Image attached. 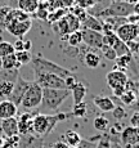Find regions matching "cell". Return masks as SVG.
Listing matches in <instances>:
<instances>
[{"mask_svg": "<svg viewBox=\"0 0 139 148\" xmlns=\"http://www.w3.org/2000/svg\"><path fill=\"white\" fill-rule=\"evenodd\" d=\"M64 18L67 21V26H68V31L71 32H75V31H80L81 30V22L76 18L73 14L66 13L64 14Z\"/></svg>", "mask_w": 139, "mask_h": 148, "instance_id": "obj_24", "label": "cell"}, {"mask_svg": "<svg viewBox=\"0 0 139 148\" xmlns=\"http://www.w3.org/2000/svg\"><path fill=\"white\" fill-rule=\"evenodd\" d=\"M14 54V48L13 44L9 41H0V57H7Z\"/></svg>", "mask_w": 139, "mask_h": 148, "instance_id": "obj_30", "label": "cell"}, {"mask_svg": "<svg viewBox=\"0 0 139 148\" xmlns=\"http://www.w3.org/2000/svg\"><path fill=\"white\" fill-rule=\"evenodd\" d=\"M112 115L117 121H121V120H124V119L126 117L127 112H126V110L123 106H116L115 108H113V111H112Z\"/></svg>", "mask_w": 139, "mask_h": 148, "instance_id": "obj_34", "label": "cell"}, {"mask_svg": "<svg viewBox=\"0 0 139 148\" xmlns=\"http://www.w3.org/2000/svg\"><path fill=\"white\" fill-rule=\"evenodd\" d=\"M127 80H129V77H127L126 72L118 70H112L111 72L106 75V82L111 89H115L118 86H125Z\"/></svg>", "mask_w": 139, "mask_h": 148, "instance_id": "obj_13", "label": "cell"}, {"mask_svg": "<svg viewBox=\"0 0 139 148\" xmlns=\"http://www.w3.org/2000/svg\"><path fill=\"white\" fill-rule=\"evenodd\" d=\"M13 48H14V52H21V50H23V40H22V39H17V40L13 42Z\"/></svg>", "mask_w": 139, "mask_h": 148, "instance_id": "obj_42", "label": "cell"}, {"mask_svg": "<svg viewBox=\"0 0 139 148\" xmlns=\"http://www.w3.org/2000/svg\"><path fill=\"white\" fill-rule=\"evenodd\" d=\"M67 44L71 48H79L83 44V35H81V31H75V32H71L67 35Z\"/></svg>", "mask_w": 139, "mask_h": 148, "instance_id": "obj_26", "label": "cell"}, {"mask_svg": "<svg viewBox=\"0 0 139 148\" xmlns=\"http://www.w3.org/2000/svg\"><path fill=\"white\" fill-rule=\"evenodd\" d=\"M93 103H94L102 112H112L113 108L116 107L115 102L112 101L111 97H102V95L93 97Z\"/></svg>", "mask_w": 139, "mask_h": 148, "instance_id": "obj_16", "label": "cell"}, {"mask_svg": "<svg viewBox=\"0 0 139 148\" xmlns=\"http://www.w3.org/2000/svg\"><path fill=\"white\" fill-rule=\"evenodd\" d=\"M32 120H34V113L32 112H23L17 117L18 133H19L21 136L32 134Z\"/></svg>", "mask_w": 139, "mask_h": 148, "instance_id": "obj_12", "label": "cell"}, {"mask_svg": "<svg viewBox=\"0 0 139 148\" xmlns=\"http://www.w3.org/2000/svg\"><path fill=\"white\" fill-rule=\"evenodd\" d=\"M0 148H1V147H0Z\"/></svg>", "mask_w": 139, "mask_h": 148, "instance_id": "obj_53", "label": "cell"}, {"mask_svg": "<svg viewBox=\"0 0 139 148\" xmlns=\"http://www.w3.org/2000/svg\"><path fill=\"white\" fill-rule=\"evenodd\" d=\"M81 142V136L75 130H67L64 133V143L68 147H77Z\"/></svg>", "mask_w": 139, "mask_h": 148, "instance_id": "obj_23", "label": "cell"}, {"mask_svg": "<svg viewBox=\"0 0 139 148\" xmlns=\"http://www.w3.org/2000/svg\"><path fill=\"white\" fill-rule=\"evenodd\" d=\"M79 80H77V77L75 76V73H72V75H70V76H67V77H64V85H66V89H68L70 92H71V89L73 88V85L76 84Z\"/></svg>", "mask_w": 139, "mask_h": 148, "instance_id": "obj_38", "label": "cell"}, {"mask_svg": "<svg viewBox=\"0 0 139 148\" xmlns=\"http://www.w3.org/2000/svg\"><path fill=\"white\" fill-rule=\"evenodd\" d=\"M0 129H1V133L7 136V138H12V136L19 135L17 117H10V119L1 120V122H0Z\"/></svg>", "mask_w": 139, "mask_h": 148, "instance_id": "obj_14", "label": "cell"}, {"mask_svg": "<svg viewBox=\"0 0 139 148\" xmlns=\"http://www.w3.org/2000/svg\"><path fill=\"white\" fill-rule=\"evenodd\" d=\"M38 8H39V0H19L18 1V9L23 10L27 14L36 12Z\"/></svg>", "mask_w": 139, "mask_h": 148, "instance_id": "obj_22", "label": "cell"}, {"mask_svg": "<svg viewBox=\"0 0 139 148\" xmlns=\"http://www.w3.org/2000/svg\"><path fill=\"white\" fill-rule=\"evenodd\" d=\"M93 126H94L95 130H98V132H107V129H108L110 126V121L107 117H104V116H97V117L93 120Z\"/></svg>", "mask_w": 139, "mask_h": 148, "instance_id": "obj_27", "label": "cell"}, {"mask_svg": "<svg viewBox=\"0 0 139 148\" xmlns=\"http://www.w3.org/2000/svg\"><path fill=\"white\" fill-rule=\"evenodd\" d=\"M138 77H139V73H138Z\"/></svg>", "mask_w": 139, "mask_h": 148, "instance_id": "obj_52", "label": "cell"}, {"mask_svg": "<svg viewBox=\"0 0 139 148\" xmlns=\"http://www.w3.org/2000/svg\"><path fill=\"white\" fill-rule=\"evenodd\" d=\"M31 64H32L34 76L39 75V73H54V75H58V76H61L62 79H64L73 73V72H71L70 70H67V68L59 66L55 62H52L47 58H42L40 56L32 57Z\"/></svg>", "mask_w": 139, "mask_h": 148, "instance_id": "obj_3", "label": "cell"}, {"mask_svg": "<svg viewBox=\"0 0 139 148\" xmlns=\"http://www.w3.org/2000/svg\"><path fill=\"white\" fill-rule=\"evenodd\" d=\"M97 1L98 0H75V5H77V7L86 10V9H92L93 7H95Z\"/></svg>", "mask_w": 139, "mask_h": 148, "instance_id": "obj_35", "label": "cell"}, {"mask_svg": "<svg viewBox=\"0 0 139 148\" xmlns=\"http://www.w3.org/2000/svg\"><path fill=\"white\" fill-rule=\"evenodd\" d=\"M118 99H120V102L123 104H125V106H129V107H131L133 104L135 103V102H138L137 93H135L134 90H125V93H124V94L121 95Z\"/></svg>", "mask_w": 139, "mask_h": 148, "instance_id": "obj_25", "label": "cell"}, {"mask_svg": "<svg viewBox=\"0 0 139 148\" xmlns=\"http://www.w3.org/2000/svg\"><path fill=\"white\" fill-rule=\"evenodd\" d=\"M70 13L73 14V16H75L80 22H83L84 19L86 18V16H88L86 10L83 9V8H80V7H77V5H73V7H71L70 8Z\"/></svg>", "mask_w": 139, "mask_h": 148, "instance_id": "obj_32", "label": "cell"}, {"mask_svg": "<svg viewBox=\"0 0 139 148\" xmlns=\"http://www.w3.org/2000/svg\"><path fill=\"white\" fill-rule=\"evenodd\" d=\"M57 8L61 9H70L71 7L75 5V0H55Z\"/></svg>", "mask_w": 139, "mask_h": 148, "instance_id": "obj_37", "label": "cell"}, {"mask_svg": "<svg viewBox=\"0 0 139 148\" xmlns=\"http://www.w3.org/2000/svg\"><path fill=\"white\" fill-rule=\"evenodd\" d=\"M14 56H16L17 61L25 66V64L31 63V59H32V54L30 52H26V50H21V52H14Z\"/></svg>", "mask_w": 139, "mask_h": 148, "instance_id": "obj_29", "label": "cell"}, {"mask_svg": "<svg viewBox=\"0 0 139 148\" xmlns=\"http://www.w3.org/2000/svg\"><path fill=\"white\" fill-rule=\"evenodd\" d=\"M126 45H127V49H129V52H130L131 56H133V54L139 53V41L133 40V41L126 42Z\"/></svg>", "mask_w": 139, "mask_h": 148, "instance_id": "obj_39", "label": "cell"}, {"mask_svg": "<svg viewBox=\"0 0 139 148\" xmlns=\"http://www.w3.org/2000/svg\"><path fill=\"white\" fill-rule=\"evenodd\" d=\"M52 148H70V147L67 146V144L64 143L63 140H58V142H55V143L53 144Z\"/></svg>", "mask_w": 139, "mask_h": 148, "instance_id": "obj_45", "label": "cell"}, {"mask_svg": "<svg viewBox=\"0 0 139 148\" xmlns=\"http://www.w3.org/2000/svg\"><path fill=\"white\" fill-rule=\"evenodd\" d=\"M41 101H42V88L36 84L35 81H32V84L30 85L27 92L25 93L19 107L23 108L25 112H32L34 110L40 107Z\"/></svg>", "mask_w": 139, "mask_h": 148, "instance_id": "obj_4", "label": "cell"}, {"mask_svg": "<svg viewBox=\"0 0 139 148\" xmlns=\"http://www.w3.org/2000/svg\"><path fill=\"white\" fill-rule=\"evenodd\" d=\"M17 112H18V107L12 101H9V99L0 101V120L16 117Z\"/></svg>", "mask_w": 139, "mask_h": 148, "instance_id": "obj_15", "label": "cell"}, {"mask_svg": "<svg viewBox=\"0 0 139 148\" xmlns=\"http://www.w3.org/2000/svg\"><path fill=\"white\" fill-rule=\"evenodd\" d=\"M123 1H126V3H129V4H135L138 0H123Z\"/></svg>", "mask_w": 139, "mask_h": 148, "instance_id": "obj_49", "label": "cell"}, {"mask_svg": "<svg viewBox=\"0 0 139 148\" xmlns=\"http://www.w3.org/2000/svg\"><path fill=\"white\" fill-rule=\"evenodd\" d=\"M129 126L139 127V112H137V111H134V113L130 116V125Z\"/></svg>", "mask_w": 139, "mask_h": 148, "instance_id": "obj_41", "label": "cell"}, {"mask_svg": "<svg viewBox=\"0 0 139 148\" xmlns=\"http://www.w3.org/2000/svg\"><path fill=\"white\" fill-rule=\"evenodd\" d=\"M34 81L40 85L42 89H66L64 79L54 73H39L35 75Z\"/></svg>", "mask_w": 139, "mask_h": 148, "instance_id": "obj_6", "label": "cell"}, {"mask_svg": "<svg viewBox=\"0 0 139 148\" xmlns=\"http://www.w3.org/2000/svg\"><path fill=\"white\" fill-rule=\"evenodd\" d=\"M113 50L116 52V54H117V57L120 56H125V54H130L129 49H127V45L125 44L124 41H121L120 39H118L117 41H116V44L113 45Z\"/></svg>", "mask_w": 139, "mask_h": 148, "instance_id": "obj_31", "label": "cell"}, {"mask_svg": "<svg viewBox=\"0 0 139 148\" xmlns=\"http://www.w3.org/2000/svg\"><path fill=\"white\" fill-rule=\"evenodd\" d=\"M115 34L117 35V38L120 39L121 41L125 42V44H126V42H129V41L137 40V39L139 38L137 26H134V25L129 23V22H126V23L121 25V26L115 31Z\"/></svg>", "mask_w": 139, "mask_h": 148, "instance_id": "obj_9", "label": "cell"}, {"mask_svg": "<svg viewBox=\"0 0 139 148\" xmlns=\"http://www.w3.org/2000/svg\"><path fill=\"white\" fill-rule=\"evenodd\" d=\"M72 116L73 117H79V119H83L86 116L88 113V106L85 102H80V103H76L73 104L72 107Z\"/></svg>", "mask_w": 139, "mask_h": 148, "instance_id": "obj_28", "label": "cell"}, {"mask_svg": "<svg viewBox=\"0 0 139 148\" xmlns=\"http://www.w3.org/2000/svg\"><path fill=\"white\" fill-rule=\"evenodd\" d=\"M95 148H111V140H110V135H106L103 138H101L98 146Z\"/></svg>", "mask_w": 139, "mask_h": 148, "instance_id": "obj_40", "label": "cell"}, {"mask_svg": "<svg viewBox=\"0 0 139 148\" xmlns=\"http://www.w3.org/2000/svg\"><path fill=\"white\" fill-rule=\"evenodd\" d=\"M81 28H86V30H93V31H98V32H102L103 30V23L99 18H97L95 16L88 13L86 18L81 22Z\"/></svg>", "mask_w": 139, "mask_h": 148, "instance_id": "obj_17", "label": "cell"}, {"mask_svg": "<svg viewBox=\"0 0 139 148\" xmlns=\"http://www.w3.org/2000/svg\"><path fill=\"white\" fill-rule=\"evenodd\" d=\"M70 95L71 92L68 89H42V101L40 104L44 111L42 113L52 115V112H57Z\"/></svg>", "mask_w": 139, "mask_h": 148, "instance_id": "obj_2", "label": "cell"}, {"mask_svg": "<svg viewBox=\"0 0 139 148\" xmlns=\"http://www.w3.org/2000/svg\"><path fill=\"white\" fill-rule=\"evenodd\" d=\"M133 14L139 16V0L135 3V4H133Z\"/></svg>", "mask_w": 139, "mask_h": 148, "instance_id": "obj_47", "label": "cell"}, {"mask_svg": "<svg viewBox=\"0 0 139 148\" xmlns=\"http://www.w3.org/2000/svg\"><path fill=\"white\" fill-rule=\"evenodd\" d=\"M31 48H32V41L31 40H23V50L30 52Z\"/></svg>", "mask_w": 139, "mask_h": 148, "instance_id": "obj_46", "label": "cell"}, {"mask_svg": "<svg viewBox=\"0 0 139 148\" xmlns=\"http://www.w3.org/2000/svg\"><path fill=\"white\" fill-rule=\"evenodd\" d=\"M70 117H72V113H54V115L36 113L34 115L32 120V134L44 138L52 133L58 122L67 121Z\"/></svg>", "mask_w": 139, "mask_h": 148, "instance_id": "obj_1", "label": "cell"}, {"mask_svg": "<svg viewBox=\"0 0 139 148\" xmlns=\"http://www.w3.org/2000/svg\"><path fill=\"white\" fill-rule=\"evenodd\" d=\"M130 14H133V4H129L123 0H115L108 7L102 9L101 12L95 13L97 18H108V17H123L126 18Z\"/></svg>", "mask_w": 139, "mask_h": 148, "instance_id": "obj_5", "label": "cell"}, {"mask_svg": "<svg viewBox=\"0 0 139 148\" xmlns=\"http://www.w3.org/2000/svg\"><path fill=\"white\" fill-rule=\"evenodd\" d=\"M70 148H79V147H70Z\"/></svg>", "mask_w": 139, "mask_h": 148, "instance_id": "obj_51", "label": "cell"}, {"mask_svg": "<svg viewBox=\"0 0 139 148\" xmlns=\"http://www.w3.org/2000/svg\"><path fill=\"white\" fill-rule=\"evenodd\" d=\"M32 84V81L30 80H25L22 77H17L16 82H14V86H13V90H12V94L9 97V101H12L17 107L19 108V104H21V101L23 98L25 93L27 92V89L30 88V85Z\"/></svg>", "mask_w": 139, "mask_h": 148, "instance_id": "obj_8", "label": "cell"}, {"mask_svg": "<svg viewBox=\"0 0 139 148\" xmlns=\"http://www.w3.org/2000/svg\"><path fill=\"white\" fill-rule=\"evenodd\" d=\"M101 56L94 52V50L90 49L89 52H86L84 54L83 57V63L88 68H90V70H95V68L99 67V64H101Z\"/></svg>", "mask_w": 139, "mask_h": 148, "instance_id": "obj_18", "label": "cell"}, {"mask_svg": "<svg viewBox=\"0 0 139 148\" xmlns=\"http://www.w3.org/2000/svg\"><path fill=\"white\" fill-rule=\"evenodd\" d=\"M80 31L83 35V42L88 48L101 50V48L103 47V34L86 28H81Z\"/></svg>", "mask_w": 139, "mask_h": 148, "instance_id": "obj_7", "label": "cell"}, {"mask_svg": "<svg viewBox=\"0 0 139 148\" xmlns=\"http://www.w3.org/2000/svg\"><path fill=\"white\" fill-rule=\"evenodd\" d=\"M31 26H32V21L31 19H26V21H14L10 22L5 26V30H8L13 36H16L17 39H22L23 35L30 31Z\"/></svg>", "mask_w": 139, "mask_h": 148, "instance_id": "obj_10", "label": "cell"}, {"mask_svg": "<svg viewBox=\"0 0 139 148\" xmlns=\"http://www.w3.org/2000/svg\"><path fill=\"white\" fill-rule=\"evenodd\" d=\"M86 93H88V89L84 82H81V81L76 82V84L73 85V88L71 89V95H72V98H73V104L84 102L85 97H86Z\"/></svg>", "mask_w": 139, "mask_h": 148, "instance_id": "obj_19", "label": "cell"}, {"mask_svg": "<svg viewBox=\"0 0 139 148\" xmlns=\"http://www.w3.org/2000/svg\"><path fill=\"white\" fill-rule=\"evenodd\" d=\"M10 10V7H0V30H5V19Z\"/></svg>", "mask_w": 139, "mask_h": 148, "instance_id": "obj_36", "label": "cell"}, {"mask_svg": "<svg viewBox=\"0 0 139 148\" xmlns=\"http://www.w3.org/2000/svg\"><path fill=\"white\" fill-rule=\"evenodd\" d=\"M133 63V56L131 54H125V56H120L116 58V64L113 67V70H118L126 72V70L130 67V64Z\"/></svg>", "mask_w": 139, "mask_h": 148, "instance_id": "obj_20", "label": "cell"}, {"mask_svg": "<svg viewBox=\"0 0 139 148\" xmlns=\"http://www.w3.org/2000/svg\"><path fill=\"white\" fill-rule=\"evenodd\" d=\"M131 108H133L134 111H137V112H139V101H138V102H135V103L131 106Z\"/></svg>", "mask_w": 139, "mask_h": 148, "instance_id": "obj_48", "label": "cell"}, {"mask_svg": "<svg viewBox=\"0 0 139 148\" xmlns=\"http://www.w3.org/2000/svg\"><path fill=\"white\" fill-rule=\"evenodd\" d=\"M79 148H95L97 146H95L94 143H93L92 140H83V139H81V142H80V144H79L77 146Z\"/></svg>", "mask_w": 139, "mask_h": 148, "instance_id": "obj_44", "label": "cell"}, {"mask_svg": "<svg viewBox=\"0 0 139 148\" xmlns=\"http://www.w3.org/2000/svg\"><path fill=\"white\" fill-rule=\"evenodd\" d=\"M125 90H126V88L125 86H118V88H115V89H112V93H113V95L116 97V98H120L121 95L125 93Z\"/></svg>", "mask_w": 139, "mask_h": 148, "instance_id": "obj_43", "label": "cell"}, {"mask_svg": "<svg viewBox=\"0 0 139 148\" xmlns=\"http://www.w3.org/2000/svg\"><path fill=\"white\" fill-rule=\"evenodd\" d=\"M0 71H3V62H1V57H0Z\"/></svg>", "mask_w": 139, "mask_h": 148, "instance_id": "obj_50", "label": "cell"}, {"mask_svg": "<svg viewBox=\"0 0 139 148\" xmlns=\"http://www.w3.org/2000/svg\"><path fill=\"white\" fill-rule=\"evenodd\" d=\"M101 50H102V53H103V56L106 57L108 61H116L117 54H116V52L113 50V48L107 47V45H103V47L101 48Z\"/></svg>", "mask_w": 139, "mask_h": 148, "instance_id": "obj_33", "label": "cell"}, {"mask_svg": "<svg viewBox=\"0 0 139 148\" xmlns=\"http://www.w3.org/2000/svg\"><path fill=\"white\" fill-rule=\"evenodd\" d=\"M1 62H3V70H17V71H19V68L22 67V64L17 61V58H16L14 54L3 57Z\"/></svg>", "mask_w": 139, "mask_h": 148, "instance_id": "obj_21", "label": "cell"}, {"mask_svg": "<svg viewBox=\"0 0 139 148\" xmlns=\"http://www.w3.org/2000/svg\"><path fill=\"white\" fill-rule=\"evenodd\" d=\"M120 143L125 148H133L139 144V134L137 132V127L126 126L120 133Z\"/></svg>", "mask_w": 139, "mask_h": 148, "instance_id": "obj_11", "label": "cell"}]
</instances>
